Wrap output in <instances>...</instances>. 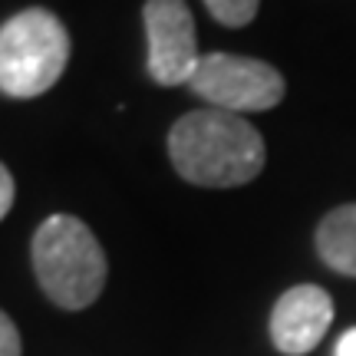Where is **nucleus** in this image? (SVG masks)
I'll return each mask as SVG.
<instances>
[{
	"label": "nucleus",
	"instance_id": "1",
	"mask_svg": "<svg viewBox=\"0 0 356 356\" xmlns=\"http://www.w3.org/2000/svg\"><path fill=\"white\" fill-rule=\"evenodd\" d=\"M168 159L198 188H238L261 175L267 152L261 132L244 115L204 106L172 126Z\"/></svg>",
	"mask_w": 356,
	"mask_h": 356
},
{
	"label": "nucleus",
	"instance_id": "2",
	"mask_svg": "<svg viewBox=\"0 0 356 356\" xmlns=\"http://www.w3.org/2000/svg\"><path fill=\"white\" fill-rule=\"evenodd\" d=\"M33 270L43 293L63 310H83L106 287V254L86 221L50 215L33 234Z\"/></svg>",
	"mask_w": 356,
	"mask_h": 356
},
{
	"label": "nucleus",
	"instance_id": "3",
	"mask_svg": "<svg viewBox=\"0 0 356 356\" xmlns=\"http://www.w3.org/2000/svg\"><path fill=\"white\" fill-rule=\"evenodd\" d=\"M70 60V33L60 17L43 7L13 13L0 26V92L33 99L56 86Z\"/></svg>",
	"mask_w": 356,
	"mask_h": 356
},
{
	"label": "nucleus",
	"instance_id": "4",
	"mask_svg": "<svg viewBox=\"0 0 356 356\" xmlns=\"http://www.w3.org/2000/svg\"><path fill=\"white\" fill-rule=\"evenodd\" d=\"M191 92H198L211 109L225 113H267L284 99V76L264 60L238 53H202Z\"/></svg>",
	"mask_w": 356,
	"mask_h": 356
},
{
	"label": "nucleus",
	"instance_id": "5",
	"mask_svg": "<svg viewBox=\"0 0 356 356\" xmlns=\"http://www.w3.org/2000/svg\"><path fill=\"white\" fill-rule=\"evenodd\" d=\"M149 37V76L159 86H181L198 70L195 17L185 0H145L142 7Z\"/></svg>",
	"mask_w": 356,
	"mask_h": 356
},
{
	"label": "nucleus",
	"instance_id": "6",
	"mask_svg": "<svg viewBox=\"0 0 356 356\" xmlns=\"http://www.w3.org/2000/svg\"><path fill=\"white\" fill-rule=\"evenodd\" d=\"M333 320L330 293L317 284H300L280 293L270 314V340L280 353L304 356L323 340Z\"/></svg>",
	"mask_w": 356,
	"mask_h": 356
},
{
	"label": "nucleus",
	"instance_id": "7",
	"mask_svg": "<svg viewBox=\"0 0 356 356\" xmlns=\"http://www.w3.org/2000/svg\"><path fill=\"white\" fill-rule=\"evenodd\" d=\"M317 254L337 274L356 277V204H340L320 221Z\"/></svg>",
	"mask_w": 356,
	"mask_h": 356
},
{
	"label": "nucleus",
	"instance_id": "8",
	"mask_svg": "<svg viewBox=\"0 0 356 356\" xmlns=\"http://www.w3.org/2000/svg\"><path fill=\"white\" fill-rule=\"evenodd\" d=\"M257 3L261 0H204L208 13L221 26H248L257 17Z\"/></svg>",
	"mask_w": 356,
	"mask_h": 356
},
{
	"label": "nucleus",
	"instance_id": "9",
	"mask_svg": "<svg viewBox=\"0 0 356 356\" xmlns=\"http://www.w3.org/2000/svg\"><path fill=\"white\" fill-rule=\"evenodd\" d=\"M0 356H20V330L3 310H0Z\"/></svg>",
	"mask_w": 356,
	"mask_h": 356
},
{
	"label": "nucleus",
	"instance_id": "10",
	"mask_svg": "<svg viewBox=\"0 0 356 356\" xmlns=\"http://www.w3.org/2000/svg\"><path fill=\"white\" fill-rule=\"evenodd\" d=\"M10 204H13V175H10V168L0 162V221L7 218Z\"/></svg>",
	"mask_w": 356,
	"mask_h": 356
},
{
	"label": "nucleus",
	"instance_id": "11",
	"mask_svg": "<svg viewBox=\"0 0 356 356\" xmlns=\"http://www.w3.org/2000/svg\"><path fill=\"white\" fill-rule=\"evenodd\" d=\"M337 356H356V327L340 337V343H337Z\"/></svg>",
	"mask_w": 356,
	"mask_h": 356
}]
</instances>
